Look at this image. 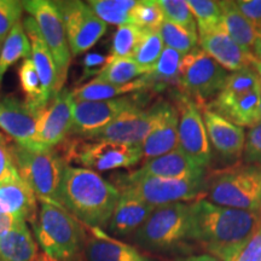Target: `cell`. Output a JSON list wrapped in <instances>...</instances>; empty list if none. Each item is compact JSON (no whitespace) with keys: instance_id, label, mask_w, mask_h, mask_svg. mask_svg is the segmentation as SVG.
I'll list each match as a JSON object with an SVG mask.
<instances>
[{"instance_id":"cell-1","label":"cell","mask_w":261,"mask_h":261,"mask_svg":"<svg viewBox=\"0 0 261 261\" xmlns=\"http://www.w3.org/2000/svg\"><path fill=\"white\" fill-rule=\"evenodd\" d=\"M194 246L220 261H233L249 238L261 226V213L223 207L207 198L190 203Z\"/></svg>"},{"instance_id":"cell-2","label":"cell","mask_w":261,"mask_h":261,"mask_svg":"<svg viewBox=\"0 0 261 261\" xmlns=\"http://www.w3.org/2000/svg\"><path fill=\"white\" fill-rule=\"evenodd\" d=\"M121 194L97 172L67 165L58 191V203L87 227L108 226Z\"/></svg>"},{"instance_id":"cell-3","label":"cell","mask_w":261,"mask_h":261,"mask_svg":"<svg viewBox=\"0 0 261 261\" xmlns=\"http://www.w3.org/2000/svg\"><path fill=\"white\" fill-rule=\"evenodd\" d=\"M190 203L158 207L133 234V241L151 253L184 254L192 250Z\"/></svg>"},{"instance_id":"cell-4","label":"cell","mask_w":261,"mask_h":261,"mask_svg":"<svg viewBox=\"0 0 261 261\" xmlns=\"http://www.w3.org/2000/svg\"><path fill=\"white\" fill-rule=\"evenodd\" d=\"M32 226L44 255L55 261L83 260L85 225L62 205L40 202Z\"/></svg>"},{"instance_id":"cell-5","label":"cell","mask_w":261,"mask_h":261,"mask_svg":"<svg viewBox=\"0 0 261 261\" xmlns=\"http://www.w3.org/2000/svg\"><path fill=\"white\" fill-rule=\"evenodd\" d=\"M212 203L261 213V166L243 165L224 169L205 179Z\"/></svg>"},{"instance_id":"cell-6","label":"cell","mask_w":261,"mask_h":261,"mask_svg":"<svg viewBox=\"0 0 261 261\" xmlns=\"http://www.w3.org/2000/svg\"><path fill=\"white\" fill-rule=\"evenodd\" d=\"M114 187L120 194L132 195L150 207L158 208L201 198V195L205 191V179L177 180L146 175L137 169L116 174L114 177Z\"/></svg>"},{"instance_id":"cell-7","label":"cell","mask_w":261,"mask_h":261,"mask_svg":"<svg viewBox=\"0 0 261 261\" xmlns=\"http://www.w3.org/2000/svg\"><path fill=\"white\" fill-rule=\"evenodd\" d=\"M18 174L40 202L58 204V191L68 165L57 149L31 150L17 144L10 146Z\"/></svg>"},{"instance_id":"cell-8","label":"cell","mask_w":261,"mask_h":261,"mask_svg":"<svg viewBox=\"0 0 261 261\" xmlns=\"http://www.w3.org/2000/svg\"><path fill=\"white\" fill-rule=\"evenodd\" d=\"M230 73L200 47L182 56L177 87L179 92L204 107L223 90Z\"/></svg>"},{"instance_id":"cell-9","label":"cell","mask_w":261,"mask_h":261,"mask_svg":"<svg viewBox=\"0 0 261 261\" xmlns=\"http://www.w3.org/2000/svg\"><path fill=\"white\" fill-rule=\"evenodd\" d=\"M60 152L67 161H74L91 171L129 168L143 159L140 145H128L110 140H64Z\"/></svg>"},{"instance_id":"cell-10","label":"cell","mask_w":261,"mask_h":261,"mask_svg":"<svg viewBox=\"0 0 261 261\" xmlns=\"http://www.w3.org/2000/svg\"><path fill=\"white\" fill-rule=\"evenodd\" d=\"M148 93L149 91H144L109 100L75 102L74 121L69 135L83 139L92 138L97 132L110 125L121 114L144 108L150 99Z\"/></svg>"},{"instance_id":"cell-11","label":"cell","mask_w":261,"mask_h":261,"mask_svg":"<svg viewBox=\"0 0 261 261\" xmlns=\"http://www.w3.org/2000/svg\"><path fill=\"white\" fill-rule=\"evenodd\" d=\"M22 4L25 11L37 22L41 37L52 54L57 67L58 87L62 91L69 69L71 52L60 12L55 8L54 3L47 0H28L22 2Z\"/></svg>"},{"instance_id":"cell-12","label":"cell","mask_w":261,"mask_h":261,"mask_svg":"<svg viewBox=\"0 0 261 261\" xmlns=\"http://www.w3.org/2000/svg\"><path fill=\"white\" fill-rule=\"evenodd\" d=\"M172 103L159 100L148 109L138 108L123 113L87 140H110L128 145H140L161 122Z\"/></svg>"},{"instance_id":"cell-13","label":"cell","mask_w":261,"mask_h":261,"mask_svg":"<svg viewBox=\"0 0 261 261\" xmlns=\"http://www.w3.org/2000/svg\"><path fill=\"white\" fill-rule=\"evenodd\" d=\"M52 3L64 23L71 56L89 51L106 34L107 24L94 15L87 3L79 0Z\"/></svg>"},{"instance_id":"cell-14","label":"cell","mask_w":261,"mask_h":261,"mask_svg":"<svg viewBox=\"0 0 261 261\" xmlns=\"http://www.w3.org/2000/svg\"><path fill=\"white\" fill-rule=\"evenodd\" d=\"M175 102L179 114L178 149L189 156L198 167L205 169L212 161V149L201 107L180 92H178Z\"/></svg>"},{"instance_id":"cell-15","label":"cell","mask_w":261,"mask_h":261,"mask_svg":"<svg viewBox=\"0 0 261 261\" xmlns=\"http://www.w3.org/2000/svg\"><path fill=\"white\" fill-rule=\"evenodd\" d=\"M44 110L25 100L6 97L0 100V128L11 137L17 145L37 150L35 138Z\"/></svg>"},{"instance_id":"cell-16","label":"cell","mask_w":261,"mask_h":261,"mask_svg":"<svg viewBox=\"0 0 261 261\" xmlns=\"http://www.w3.org/2000/svg\"><path fill=\"white\" fill-rule=\"evenodd\" d=\"M75 99L69 90H62L44 110L38 125L35 148L54 149L65 140L74 121Z\"/></svg>"},{"instance_id":"cell-17","label":"cell","mask_w":261,"mask_h":261,"mask_svg":"<svg viewBox=\"0 0 261 261\" xmlns=\"http://www.w3.org/2000/svg\"><path fill=\"white\" fill-rule=\"evenodd\" d=\"M84 261H155L138 248L109 236L98 227L85 226Z\"/></svg>"},{"instance_id":"cell-18","label":"cell","mask_w":261,"mask_h":261,"mask_svg":"<svg viewBox=\"0 0 261 261\" xmlns=\"http://www.w3.org/2000/svg\"><path fill=\"white\" fill-rule=\"evenodd\" d=\"M202 116L210 143L221 158L234 161L243 155L246 144V132L219 114L212 112L207 107H202Z\"/></svg>"},{"instance_id":"cell-19","label":"cell","mask_w":261,"mask_h":261,"mask_svg":"<svg viewBox=\"0 0 261 261\" xmlns=\"http://www.w3.org/2000/svg\"><path fill=\"white\" fill-rule=\"evenodd\" d=\"M25 34L31 41L32 55L31 58L34 63L35 69H37L39 77L41 81L42 87V97L46 106L61 92L58 87V73L57 67L55 63L52 54L48 50L46 42L42 39L40 31H39L37 22L34 18L28 16L22 22Z\"/></svg>"},{"instance_id":"cell-20","label":"cell","mask_w":261,"mask_h":261,"mask_svg":"<svg viewBox=\"0 0 261 261\" xmlns=\"http://www.w3.org/2000/svg\"><path fill=\"white\" fill-rule=\"evenodd\" d=\"M204 107L234 125L250 128L261 121V86L234 96L219 93Z\"/></svg>"},{"instance_id":"cell-21","label":"cell","mask_w":261,"mask_h":261,"mask_svg":"<svg viewBox=\"0 0 261 261\" xmlns=\"http://www.w3.org/2000/svg\"><path fill=\"white\" fill-rule=\"evenodd\" d=\"M198 44L201 50L227 71L252 67L253 54L236 44L221 28L198 33Z\"/></svg>"},{"instance_id":"cell-22","label":"cell","mask_w":261,"mask_h":261,"mask_svg":"<svg viewBox=\"0 0 261 261\" xmlns=\"http://www.w3.org/2000/svg\"><path fill=\"white\" fill-rule=\"evenodd\" d=\"M139 171L152 177L177 180H203L205 169L198 167L181 150L175 149L160 158L146 160Z\"/></svg>"},{"instance_id":"cell-23","label":"cell","mask_w":261,"mask_h":261,"mask_svg":"<svg viewBox=\"0 0 261 261\" xmlns=\"http://www.w3.org/2000/svg\"><path fill=\"white\" fill-rule=\"evenodd\" d=\"M155 208L150 207L135 196L121 194L115 211L108 223V231L113 236H133L145 223Z\"/></svg>"},{"instance_id":"cell-24","label":"cell","mask_w":261,"mask_h":261,"mask_svg":"<svg viewBox=\"0 0 261 261\" xmlns=\"http://www.w3.org/2000/svg\"><path fill=\"white\" fill-rule=\"evenodd\" d=\"M0 212L31 224L37 219V196L21 177L0 185Z\"/></svg>"},{"instance_id":"cell-25","label":"cell","mask_w":261,"mask_h":261,"mask_svg":"<svg viewBox=\"0 0 261 261\" xmlns=\"http://www.w3.org/2000/svg\"><path fill=\"white\" fill-rule=\"evenodd\" d=\"M179 146V114L177 107L171 104L161 122L152 129L140 144L143 158L151 160L168 154Z\"/></svg>"},{"instance_id":"cell-26","label":"cell","mask_w":261,"mask_h":261,"mask_svg":"<svg viewBox=\"0 0 261 261\" xmlns=\"http://www.w3.org/2000/svg\"><path fill=\"white\" fill-rule=\"evenodd\" d=\"M144 91H149V92L151 91V84L146 75L125 85L109 84L96 77L90 83L81 85L77 89L71 91V94L75 102H83V100L97 102V100H109L122 97L123 94L144 92Z\"/></svg>"},{"instance_id":"cell-27","label":"cell","mask_w":261,"mask_h":261,"mask_svg":"<svg viewBox=\"0 0 261 261\" xmlns=\"http://www.w3.org/2000/svg\"><path fill=\"white\" fill-rule=\"evenodd\" d=\"M218 4L221 11L220 28L236 44L252 54L259 31L244 17L234 2L224 0V2H218Z\"/></svg>"},{"instance_id":"cell-28","label":"cell","mask_w":261,"mask_h":261,"mask_svg":"<svg viewBox=\"0 0 261 261\" xmlns=\"http://www.w3.org/2000/svg\"><path fill=\"white\" fill-rule=\"evenodd\" d=\"M38 256V243L27 223H22L0 237V259L3 261H37Z\"/></svg>"},{"instance_id":"cell-29","label":"cell","mask_w":261,"mask_h":261,"mask_svg":"<svg viewBox=\"0 0 261 261\" xmlns=\"http://www.w3.org/2000/svg\"><path fill=\"white\" fill-rule=\"evenodd\" d=\"M31 55V41L25 34L23 24L18 22L0 46V81L11 65L21 58H29Z\"/></svg>"},{"instance_id":"cell-30","label":"cell","mask_w":261,"mask_h":261,"mask_svg":"<svg viewBox=\"0 0 261 261\" xmlns=\"http://www.w3.org/2000/svg\"><path fill=\"white\" fill-rule=\"evenodd\" d=\"M182 55L172 48H163L159 61L152 67L151 71L146 74L152 92L165 90L168 85H177L179 67H180Z\"/></svg>"},{"instance_id":"cell-31","label":"cell","mask_w":261,"mask_h":261,"mask_svg":"<svg viewBox=\"0 0 261 261\" xmlns=\"http://www.w3.org/2000/svg\"><path fill=\"white\" fill-rule=\"evenodd\" d=\"M149 74L145 68L135 61V58H113L108 56V62L97 79L114 85H125L138 80Z\"/></svg>"},{"instance_id":"cell-32","label":"cell","mask_w":261,"mask_h":261,"mask_svg":"<svg viewBox=\"0 0 261 261\" xmlns=\"http://www.w3.org/2000/svg\"><path fill=\"white\" fill-rule=\"evenodd\" d=\"M137 0H90L87 5L106 24H130V12Z\"/></svg>"},{"instance_id":"cell-33","label":"cell","mask_w":261,"mask_h":261,"mask_svg":"<svg viewBox=\"0 0 261 261\" xmlns=\"http://www.w3.org/2000/svg\"><path fill=\"white\" fill-rule=\"evenodd\" d=\"M165 19L158 0H137V4L130 12V24L142 31L158 32L161 29Z\"/></svg>"},{"instance_id":"cell-34","label":"cell","mask_w":261,"mask_h":261,"mask_svg":"<svg viewBox=\"0 0 261 261\" xmlns=\"http://www.w3.org/2000/svg\"><path fill=\"white\" fill-rule=\"evenodd\" d=\"M144 31L133 24H123L117 27L113 37L110 57L133 58Z\"/></svg>"},{"instance_id":"cell-35","label":"cell","mask_w":261,"mask_h":261,"mask_svg":"<svg viewBox=\"0 0 261 261\" xmlns=\"http://www.w3.org/2000/svg\"><path fill=\"white\" fill-rule=\"evenodd\" d=\"M18 77L22 91L25 96V102L40 108V109H46L47 106L44 102V97H42L40 77H39V74L31 57L25 58L19 65Z\"/></svg>"},{"instance_id":"cell-36","label":"cell","mask_w":261,"mask_h":261,"mask_svg":"<svg viewBox=\"0 0 261 261\" xmlns=\"http://www.w3.org/2000/svg\"><path fill=\"white\" fill-rule=\"evenodd\" d=\"M160 34L165 44V47L172 48L178 51L182 56L188 55L189 52L195 50L198 44V35L192 34L187 29L179 27V25L172 23V22H163Z\"/></svg>"},{"instance_id":"cell-37","label":"cell","mask_w":261,"mask_h":261,"mask_svg":"<svg viewBox=\"0 0 261 261\" xmlns=\"http://www.w3.org/2000/svg\"><path fill=\"white\" fill-rule=\"evenodd\" d=\"M163 48H165V44H163L160 31H144L142 40L139 42V46L137 48L133 58L140 67L145 68L150 73L161 56Z\"/></svg>"},{"instance_id":"cell-38","label":"cell","mask_w":261,"mask_h":261,"mask_svg":"<svg viewBox=\"0 0 261 261\" xmlns=\"http://www.w3.org/2000/svg\"><path fill=\"white\" fill-rule=\"evenodd\" d=\"M187 3L195 17L198 33L220 28L221 11L218 2H212V0H189Z\"/></svg>"},{"instance_id":"cell-39","label":"cell","mask_w":261,"mask_h":261,"mask_svg":"<svg viewBox=\"0 0 261 261\" xmlns=\"http://www.w3.org/2000/svg\"><path fill=\"white\" fill-rule=\"evenodd\" d=\"M158 4L163 11L166 21L198 35L195 17L185 0H158Z\"/></svg>"},{"instance_id":"cell-40","label":"cell","mask_w":261,"mask_h":261,"mask_svg":"<svg viewBox=\"0 0 261 261\" xmlns=\"http://www.w3.org/2000/svg\"><path fill=\"white\" fill-rule=\"evenodd\" d=\"M23 4L17 0H0V46L23 14Z\"/></svg>"},{"instance_id":"cell-41","label":"cell","mask_w":261,"mask_h":261,"mask_svg":"<svg viewBox=\"0 0 261 261\" xmlns=\"http://www.w3.org/2000/svg\"><path fill=\"white\" fill-rule=\"evenodd\" d=\"M243 159L247 165L261 166V121L250 127L246 135Z\"/></svg>"},{"instance_id":"cell-42","label":"cell","mask_w":261,"mask_h":261,"mask_svg":"<svg viewBox=\"0 0 261 261\" xmlns=\"http://www.w3.org/2000/svg\"><path fill=\"white\" fill-rule=\"evenodd\" d=\"M19 178L17 166L10 149L0 143V185Z\"/></svg>"},{"instance_id":"cell-43","label":"cell","mask_w":261,"mask_h":261,"mask_svg":"<svg viewBox=\"0 0 261 261\" xmlns=\"http://www.w3.org/2000/svg\"><path fill=\"white\" fill-rule=\"evenodd\" d=\"M233 261H261V226L244 244Z\"/></svg>"},{"instance_id":"cell-44","label":"cell","mask_w":261,"mask_h":261,"mask_svg":"<svg viewBox=\"0 0 261 261\" xmlns=\"http://www.w3.org/2000/svg\"><path fill=\"white\" fill-rule=\"evenodd\" d=\"M234 4L242 15L255 27L261 29V0H237Z\"/></svg>"},{"instance_id":"cell-45","label":"cell","mask_w":261,"mask_h":261,"mask_svg":"<svg viewBox=\"0 0 261 261\" xmlns=\"http://www.w3.org/2000/svg\"><path fill=\"white\" fill-rule=\"evenodd\" d=\"M108 57L99 54H87L83 61V76L81 80L87 79L92 75H99L103 68L106 67ZM80 80V81H81Z\"/></svg>"},{"instance_id":"cell-46","label":"cell","mask_w":261,"mask_h":261,"mask_svg":"<svg viewBox=\"0 0 261 261\" xmlns=\"http://www.w3.org/2000/svg\"><path fill=\"white\" fill-rule=\"evenodd\" d=\"M22 223H27V221L18 219V218L14 217V215L5 214L0 212V237H3L4 234L10 232V231H12Z\"/></svg>"},{"instance_id":"cell-47","label":"cell","mask_w":261,"mask_h":261,"mask_svg":"<svg viewBox=\"0 0 261 261\" xmlns=\"http://www.w3.org/2000/svg\"><path fill=\"white\" fill-rule=\"evenodd\" d=\"M167 261H220L219 259L213 255H210L207 253L201 254H187V255L177 256L174 259H169Z\"/></svg>"},{"instance_id":"cell-48","label":"cell","mask_w":261,"mask_h":261,"mask_svg":"<svg viewBox=\"0 0 261 261\" xmlns=\"http://www.w3.org/2000/svg\"><path fill=\"white\" fill-rule=\"evenodd\" d=\"M253 56L261 62V29L257 33V38L255 44H254L253 50H252Z\"/></svg>"},{"instance_id":"cell-49","label":"cell","mask_w":261,"mask_h":261,"mask_svg":"<svg viewBox=\"0 0 261 261\" xmlns=\"http://www.w3.org/2000/svg\"><path fill=\"white\" fill-rule=\"evenodd\" d=\"M252 67L254 68V69H255L256 73L259 74L260 77H261V62L259 60H256V58L254 56L252 58Z\"/></svg>"},{"instance_id":"cell-50","label":"cell","mask_w":261,"mask_h":261,"mask_svg":"<svg viewBox=\"0 0 261 261\" xmlns=\"http://www.w3.org/2000/svg\"><path fill=\"white\" fill-rule=\"evenodd\" d=\"M41 260L42 261H55V260L50 259V257H47L46 255H44V254H41ZM77 261H84V260H77Z\"/></svg>"},{"instance_id":"cell-51","label":"cell","mask_w":261,"mask_h":261,"mask_svg":"<svg viewBox=\"0 0 261 261\" xmlns=\"http://www.w3.org/2000/svg\"><path fill=\"white\" fill-rule=\"evenodd\" d=\"M0 143H2V144H6V138L2 135V133H0Z\"/></svg>"},{"instance_id":"cell-52","label":"cell","mask_w":261,"mask_h":261,"mask_svg":"<svg viewBox=\"0 0 261 261\" xmlns=\"http://www.w3.org/2000/svg\"><path fill=\"white\" fill-rule=\"evenodd\" d=\"M37 261H42V260H41V254H39V256H38Z\"/></svg>"},{"instance_id":"cell-53","label":"cell","mask_w":261,"mask_h":261,"mask_svg":"<svg viewBox=\"0 0 261 261\" xmlns=\"http://www.w3.org/2000/svg\"><path fill=\"white\" fill-rule=\"evenodd\" d=\"M0 261H3V260H2V259H0Z\"/></svg>"}]
</instances>
